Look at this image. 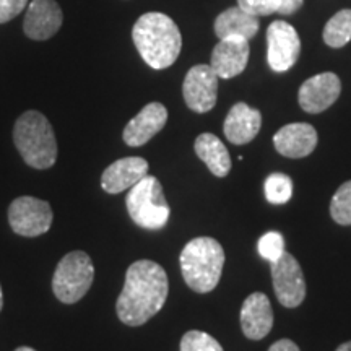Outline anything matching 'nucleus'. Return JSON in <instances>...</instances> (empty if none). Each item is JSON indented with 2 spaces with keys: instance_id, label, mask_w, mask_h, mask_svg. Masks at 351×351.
Listing matches in <instances>:
<instances>
[{
  "instance_id": "nucleus-26",
  "label": "nucleus",
  "mask_w": 351,
  "mask_h": 351,
  "mask_svg": "<svg viewBox=\"0 0 351 351\" xmlns=\"http://www.w3.org/2000/svg\"><path fill=\"white\" fill-rule=\"evenodd\" d=\"M282 0H238V7L254 16H267L278 13Z\"/></svg>"
},
{
  "instance_id": "nucleus-2",
  "label": "nucleus",
  "mask_w": 351,
  "mask_h": 351,
  "mask_svg": "<svg viewBox=\"0 0 351 351\" xmlns=\"http://www.w3.org/2000/svg\"><path fill=\"white\" fill-rule=\"evenodd\" d=\"M132 39L142 59L155 70L171 67L182 49V36L178 25L161 12L143 13L135 21Z\"/></svg>"
},
{
  "instance_id": "nucleus-21",
  "label": "nucleus",
  "mask_w": 351,
  "mask_h": 351,
  "mask_svg": "<svg viewBox=\"0 0 351 351\" xmlns=\"http://www.w3.org/2000/svg\"><path fill=\"white\" fill-rule=\"evenodd\" d=\"M324 41L327 46L343 47L351 41V10L345 8L332 16L324 28Z\"/></svg>"
},
{
  "instance_id": "nucleus-3",
  "label": "nucleus",
  "mask_w": 351,
  "mask_h": 351,
  "mask_svg": "<svg viewBox=\"0 0 351 351\" xmlns=\"http://www.w3.org/2000/svg\"><path fill=\"white\" fill-rule=\"evenodd\" d=\"M179 262L187 287L204 295L213 291L221 278L225 251L217 239L202 236L189 241L182 249Z\"/></svg>"
},
{
  "instance_id": "nucleus-12",
  "label": "nucleus",
  "mask_w": 351,
  "mask_h": 351,
  "mask_svg": "<svg viewBox=\"0 0 351 351\" xmlns=\"http://www.w3.org/2000/svg\"><path fill=\"white\" fill-rule=\"evenodd\" d=\"M64 15L56 0H32L26 8L23 29L34 41H46L62 26Z\"/></svg>"
},
{
  "instance_id": "nucleus-14",
  "label": "nucleus",
  "mask_w": 351,
  "mask_h": 351,
  "mask_svg": "<svg viewBox=\"0 0 351 351\" xmlns=\"http://www.w3.org/2000/svg\"><path fill=\"white\" fill-rule=\"evenodd\" d=\"M166 122H168V109L161 103H150L134 119L129 121L122 137L129 147H142L150 142L158 132L163 130Z\"/></svg>"
},
{
  "instance_id": "nucleus-31",
  "label": "nucleus",
  "mask_w": 351,
  "mask_h": 351,
  "mask_svg": "<svg viewBox=\"0 0 351 351\" xmlns=\"http://www.w3.org/2000/svg\"><path fill=\"white\" fill-rule=\"evenodd\" d=\"M15 351H36L34 348H29V346H19Z\"/></svg>"
},
{
  "instance_id": "nucleus-6",
  "label": "nucleus",
  "mask_w": 351,
  "mask_h": 351,
  "mask_svg": "<svg viewBox=\"0 0 351 351\" xmlns=\"http://www.w3.org/2000/svg\"><path fill=\"white\" fill-rule=\"evenodd\" d=\"M95 278V267L88 254L73 251L60 258L52 276V291L64 304H73L86 295Z\"/></svg>"
},
{
  "instance_id": "nucleus-30",
  "label": "nucleus",
  "mask_w": 351,
  "mask_h": 351,
  "mask_svg": "<svg viewBox=\"0 0 351 351\" xmlns=\"http://www.w3.org/2000/svg\"><path fill=\"white\" fill-rule=\"evenodd\" d=\"M337 351H351V340L350 341H345V343H341Z\"/></svg>"
},
{
  "instance_id": "nucleus-15",
  "label": "nucleus",
  "mask_w": 351,
  "mask_h": 351,
  "mask_svg": "<svg viewBox=\"0 0 351 351\" xmlns=\"http://www.w3.org/2000/svg\"><path fill=\"white\" fill-rule=\"evenodd\" d=\"M148 174L147 160L140 156H127L114 161L101 176V187L108 194H121L129 191Z\"/></svg>"
},
{
  "instance_id": "nucleus-20",
  "label": "nucleus",
  "mask_w": 351,
  "mask_h": 351,
  "mask_svg": "<svg viewBox=\"0 0 351 351\" xmlns=\"http://www.w3.org/2000/svg\"><path fill=\"white\" fill-rule=\"evenodd\" d=\"M197 156L207 165L210 173L217 178H226L231 169V156L225 143L213 134H202L194 143Z\"/></svg>"
},
{
  "instance_id": "nucleus-17",
  "label": "nucleus",
  "mask_w": 351,
  "mask_h": 351,
  "mask_svg": "<svg viewBox=\"0 0 351 351\" xmlns=\"http://www.w3.org/2000/svg\"><path fill=\"white\" fill-rule=\"evenodd\" d=\"M274 145L276 152L287 158L309 156L317 147V130L304 122L288 124L276 132Z\"/></svg>"
},
{
  "instance_id": "nucleus-19",
  "label": "nucleus",
  "mask_w": 351,
  "mask_h": 351,
  "mask_svg": "<svg viewBox=\"0 0 351 351\" xmlns=\"http://www.w3.org/2000/svg\"><path fill=\"white\" fill-rule=\"evenodd\" d=\"M258 26V16L244 12L241 7H231L217 16L215 33L219 39L241 38L249 41L257 34Z\"/></svg>"
},
{
  "instance_id": "nucleus-32",
  "label": "nucleus",
  "mask_w": 351,
  "mask_h": 351,
  "mask_svg": "<svg viewBox=\"0 0 351 351\" xmlns=\"http://www.w3.org/2000/svg\"><path fill=\"white\" fill-rule=\"evenodd\" d=\"M3 307V293H2V287H0V311Z\"/></svg>"
},
{
  "instance_id": "nucleus-11",
  "label": "nucleus",
  "mask_w": 351,
  "mask_h": 351,
  "mask_svg": "<svg viewBox=\"0 0 351 351\" xmlns=\"http://www.w3.org/2000/svg\"><path fill=\"white\" fill-rule=\"evenodd\" d=\"M341 93L340 78L332 72L319 73L302 83L298 91L300 106L309 114H319L326 111L339 99Z\"/></svg>"
},
{
  "instance_id": "nucleus-24",
  "label": "nucleus",
  "mask_w": 351,
  "mask_h": 351,
  "mask_svg": "<svg viewBox=\"0 0 351 351\" xmlns=\"http://www.w3.org/2000/svg\"><path fill=\"white\" fill-rule=\"evenodd\" d=\"M181 351H225L207 332L191 330L182 337Z\"/></svg>"
},
{
  "instance_id": "nucleus-16",
  "label": "nucleus",
  "mask_w": 351,
  "mask_h": 351,
  "mask_svg": "<svg viewBox=\"0 0 351 351\" xmlns=\"http://www.w3.org/2000/svg\"><path fill=\"white\" fill-rule=\"evenodd\" d=\"M274 327V311L263 293H252L241 307V328L249 340H262Z\"/></svg>"
},
{
  "instance_id": "nucleus-18",
  "label": "nucleus",
  "mask_w": 351,
  "mask_h": 351,
  "mask_svg": "<svg viewBox=\"0 0 351 351\" xmlns=\"http://www.w3.org/2000/svg\"><path fill=\"white\" fill-rule=\"evenodd\" d=\"M262 127V114L245 103H236L225 119L226 138L234 145H245L257 137Z\"/></svg>"
},
{
  "instance_id": "nucleus-28",
  "label": "nucleus",
  "mask_w": 351,
  "mask_h": 351,
  "mask_svg": "<svg viewBox=\"0 0 351 351\" xmlns=\"http://www.w3.org/2000/svg\"><path fill=\"white\" fill-rule=\"evenodd\" d=\"M302 7V0H282V5H280L278 13L282 15H293V13L300 10Z\"/></svg>"
},
{
  "instance_id": "nucleus-13",
  "label": "nucleus",
  "mask_w": 351,
  "mask_h": 351,
  "mask_svg": "<svg viewBox=\"0 0 351 351\" xmlns=\"http://www.w3.org/2000/svg\"><path fill=\"white\" fill-rule=\"evenodd\" d=\"M249 54H251V47H249L247 39L241 38H226L219 39V43L215 46L212 52V62L210 67L215 70V73L223 80L228 78L238 77L239 73L244 72L247 67Z\"/></svg>"
},
{
  "instance_id": "nucleus-8",
  "label": "nucleus",
  "mask_w": 351,
  "mask_h": 351,
  "mask_svg": "<svg viewBox=\"0 0 351 351\" xmlns=\"http://www.w3.org/2000/svg\"><path fill=\"white\" fill-rule=\"evenodd\" d=\"M271 282L280 304L298 307L306 298V280L301 265L291 254L285 252L278 261L271 262Z\"/></svg>"
},
{
  "instance_id": "nucleus-27",
  "label": "nucleus",
  "mask_w": 351,
  "mask_h": 351,
  "mask_svg": "<svg viewBox=\"0 0 351 351\" xmlns=\"http://www.w3.org/2000/svg\"><path fill=\"white\" fill-rule=\"evenodd\" d=\"M26 5L28 0H0V23H7L19 16Z\"/></svg>"
},
{
  "instance_id": "nucleus-5",
  "label": "nucleus",
  "mask_w": 351,
  "mask_h": 351,
  "mask_svg": "<svg viewBox=\"0 0 351 351\" xmlns=\"http://www.w3.org/2000/svg\"><path fill=\"white\" fill-rule=\"evenodd\" d=\"M125 205L132 221L143 230H161L166 226L171 215L163 186L155 176L150 174L145 176L142 181L129 189Z\"/></svg>"
},
{
  "instance_id": "nucleus-10",
  "label": "nucleus",
  "mask_w": 351,
  "mask_h": 351,
  "mask_svg": "<svg viewBox=\"0 0 351 351\" xmlns=\"http://www.w3.org/2000/svg\"><path fill=\"white\" fill-rule=\"evenodd\" d=\"M219 77L207 64L194 65L184 78L182 95L189 109L204 114L212 111L218 98Z\"/></svg>"
},
{
  "instance_id": "nucleus-1",
  "label": "nucleus",
  "mask_w": 351,
  "mask_h": 351,
  "mask_svg": "<svg viewBox=\"0 0 351 351\" xmlns=\"http://www.w3.org/2000/svg\"><path fill=\"white\" fill-rule=\"evenodd\" d=\"M169 293L168 275L160 263L137 261L127 269L124 288L116 302L121 322L129 327L147 324L163 309Z\"/></svg>"
},
{
  "instance_id": "nucleus-23",
  "label": "nucleus",
  "mask_w": 351,
  "mask_h": 351,
  "mask_svg": "<svg viewBox=\"0 0 351 351\" xmlns=\"http://www.w3.org/2000/svg\"><path fill=\"white\" fill-rule=\"evenodd\" d=\"M330 215L333 221L341 226L351 225V181H346L339 187L330 202Z\"/></svg>"
},
{
  "instance_id": "nucleus-4",
  "label": "nucleus",
  "mask_w": 351,
  "mask_h": 351,
  "mask_svg": "<svg viewBox=\"0 0 351 351\" xmlns=\"http://www.w3.org/2000/svg\"><path fill=\"white\" fill-rule=\"evenodd\" d=\"M13 142L25 163L34 169H49L57 160V140L51 122L38 111H26L13 127Z\"/></svg>"
},
{
  "instance_id": "nucleus-22",
  "label": "nucleus",
  "mask_w": 351,
  "mask_h": 351,
  "mask_svg": "<svg viewBox=\"0 0 351 351\" xmlns=\"http://www.w3.org/2000/svg\"><path fill=\"white\" fill-rule=\"evenodd\" d=\"M265 197L270 204L283 205L289 202L293 195V181L291 178L283 173H274L265 179L263 184Z\"/></svg>"
},
{
  "instance_id": "nucleus-9",
  "label": "nucleus",
  "mask_w": 351,
  "mask_h": 351,
  "mask_svg": "<svg viewBox=\"0 0 351 351\" xmlns=\"http://www.w3.org/2000/svg\"><path fill=\"white\" fill-rule=\"evenodd\" d=\"M267 59L275 72H287L296 64L301 52L300 34L287 21L276 20L267 29Z\"/></svg>"
},
{
  "instance_id": "nucleus-29",
  "label": "nucleus",
  "mask_w": 351,
  "mask_h": 351,
  "mask_svg": "<svg viewBox=\"0 0 351 351\" xmlns=\"http://www.w3.org/2000/svg\"><path fill=\"white\" fill-rule=\"evenodd\" d=\"M269 351H300V346H298L293 340L282 339L275 341V343L269 348Z\"/></svg>"
},
{
  "instance_id": "nucleus-25",
  "label": "nucleus",
  "mask_w": 351,
  "mask_h": 351,
  "mask_svg": "<svg viewBox=\"0 0 351 351\" xmlns=\"http://www.w3.org/2000/svg\"><path fill=\"white\" fill-rule=\"evenodd\" d=\"M258 254L262 258L269 262L278 261L285 254V239L280 232L270 231L265 232L261 239H258Z\"/></svg>"
},
{
  "instance_id": "nucleus-7",
  "label": "nucleus",
  "mask_w": 351,
  "mask_h": 351,
  "mask_svg": "<svg viewBox=\"0 0 351 351\" xmlns=\"http://www.w3.org/2000/svg\"><path fill=\"white\" fill-rule=\"evenodd\" d=\"M52 218L54 215L51 205L36 197H19L8 207V223L12 230L25 238H36L49 231Z\"/></svg>"
}]
</instances>
